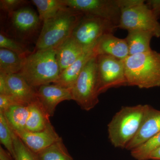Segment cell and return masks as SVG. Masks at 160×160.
<instances>
[{"label": "cell", "mask_w": 160, "mask_h": 160, "mask_svg": "<svg viewBox=\"0 0 160 160\" xmlns=\"http://www.w3.org/2000/svg\"><path fill=\"white\" fill-rule=\"evenodd\" d=\"M127 86L149 89L160 86V53L152 50L123 60Z\"/></svg>", "instance_id": "6da1fadb"}, {"label": "cell", "mask_w": 160, "mask_h": 160, "mask_svg": "<svg viewBox=\"0 0 160 160\" xmlns=\"http://www.w3.org/2000/svg\"><path fill=\"white\" fill-rule=\"evenodd\" d=\"M84 14L66 7L43 22L34 50L55 49L71 36Z\"/></svg>", "instance_id": "7a4b0ae2"}, {"label": "cell", "mask_w": 160, "mask_h": 160, "mask_svg": "<svg viewBox=\"0 0 160 160\" xmlns=\"http://www.w3.org/2000/svg\"><path fill=\"white\" fill-rule=\"evenodd\" d=\"M18 74L35 88L55 83L60 75L56 49L34 50L31 52L26 58Z\"/></svg>", "instance_id": "3957f363"}, {"label": "cell", "mask_w": 160, "mask_h": 160, "mask_svg": "<svg viewBox=\"0 0 160 160\" xmlns=\"http://www.w3.org/2000/svg\"><path fill=\"white\" fill-rule=\"evenodd\" d=\"M147 105L123 106L108 124L109 138L116 148L126 149L142 122Z\"/></svg>", "instance_id": "277c9868"}, {"label": "cell", "mask_w": 160, "mask_h": 160, "mask_svg": "<svg viewBox=\"0 0 160 160\" xmlns=\"http://www.w3.org/2000/svg\"><path fill=\"white\" fill-rule=\"evenodd\" d=\"M144 0H118L121 10L118 28L149 32L160 37L158 19Z\"/></svg>", "instance_id": "5b68a950"}, {"label": "cell", "mask_w": 160, "mask_h": 160, "mask_svg": "<svg viewBox=\"0 0 160 160\" xmlns=\"http://www.w3.org/2000/svg\"><path fill=\"white\" fill-rule=\"evenodd\" d=\"M97 56L86 64L71 88L72 100L86 111L93 109L99 102Z\"/></svg>", "instance_id": "8992f818"}, {"label": "cell", "mask_w": 160, "mask_h": 160, "mask_svg": "<svg viewBox=\"0 0 160 160\" xmlns=\"http://www.w3.org/2000/svg\"><path fill=\"white\" fill-rule=\"evenodd\" d=\"M117 28L107 20L84 14L71 36L83 47L89 49L96 46L102 36L113 33Z\"/></svg>", "instance_id": "52a82bcc"}, {"label": "cell", "mask_w": 160, "mask_h": 160, "mask_svg": "<svg viewBox=\"0 0 160 160\" xmlns=\"http://www.w3.org/2000/svg\"><path fill=\"white\" fill-rule=\"evenodd\" d=\"M99 94L108 89L127 86L123 60L107 55L97 56Z\"/></svg>", "instance_id": "ba28073f"}, {"label": "cell", "mask_w": 160, "mask_h": 160, "mask_svg": "<svg viewBox=\"0 0 160 160\" xmlns=\"http://www.w3.org/2000/svg\"><path fill=\"white\" fill-rule=\"evenodd\" d=\"M64 6L83 14L109 21L118 28L121 10L118 0H62Z\"/></svg>", "instance_id": "9c48e42d"}, {"label": "cell", "mask_w": 160, "mask_h": 160, "mask_svg": "<svg viewBox=\"0 0 160 160\" xmlns=\"http://www.w3.org/2000/svg\"><path fill=\"white\" fill-rule=\"evenodd\" d=\"M8 15L12 31L21 38L30 37L39 29V17L29 7H22Z\"/></svg>", "instance_id": "30bf717a"}, {"label": "cell", "mask_w": 160, "mask_h": 160, "mask_svg": "<svg viewBox=\"0 0 160 160\" xmlns=\"http://www.w3.org/2000/svg\"><path fill=\"white\" fill-rule=\"evenodd\" d=\"M37 98L49 117L53 116L56 108L60 103L72 100L71 89L53 83L38 87Z\"/></svg>", "instance_id": "8fae6325"}, {"label": "cell", "mask_w": 160, "mask_h": 160, "mask_svg": "<svg viewBox=\"0 0 160 160\" xmlns=\"http://www.w3.org/2000/svg\"><path fill=\"white\" fill-rule=\"evenodd\" d=\"M160 132V111L147 105L139 130L126 149L132 150Z\"/></svg>", "instance_id": "7c38bea8"}, {"label": "cell", "mask_w": 160, "mask_h": 160, "mask_svg": "<svg viewBox=\"0 0 160 160\" xmlns=\"http://www.w3.org/2000/svg\"><path fill=\"white\" fill-rule=\"evenodd\" d=\"M6 94L19 104L29 105L38 100L37 88L29 85L18 73L6 74Z\"/></svg>", "instance_id": "4fadbf2b"}, {"label": "cell", "mask_w": 160, "mask_h": 160, "mask_svg": "<svg viewBox=\"0 0 160 160\" xmlns=\"http://www.w3.org/2000/svg\"><path fill=\"white\" fill-rule=\"evenodd\" d=\"M15 133L30 150L36 154L62 139L51 123L43 131L33 132L24 130Z\"/></svg>", "instance_id": "5bb4252c"}, {"label": "cell", "mask_w": 160, "mask_h": 160, "mask_svg": "<svg viewBox=\"0 0 160 160\" xmlns=\"http://www.w3.org/2000/svg\"><path fill=\"white\" fill-rule=\"evenodd\" d=\"M96 51L98 55L110 56L124 60L129 56V48L126 39L116 37L113 33L102 36L97 43Z\"/></svg>", "instance_id": "9a60e30c"}, {"label": "cell", "mask_w": 160, "mask_h": 160, "mask_svg": "<svg viewBox=\"0 0 160 160\" xmlns=\"http://www.w3.org/2000/svg\"><path fill=\"white\" fill-rule=\"evenodd\" d=\"M96 46L84 52L73 64L62 72L57 82L53 84L71 89L86 64L91 58L97 55Z\"/></svg>", "instance_id": "2e32d148"}, {"label": "cell", "mask_w": 160, "mask_h": 160, "mask_svg": "<svg viewBox=\"0 0 160 160\" xmlns=\"http://www.w3.org/2000/svg\"><path fill=\"white\" fill-rule=\"evenodd\" d=\"M89 49L83 47L72 36L58 46L55 49L60 74Z\"/></svg>", "instance_id": "e0dca14e"}, {"label": "cell", "mask_w": 160, "mask_h": 160, "mask_svg": "<svg viewBox=\"0 0 160 160\" xmlns=\"http://www.w3.org/2000/svg\"><path fill=\"white\" fill-rule=\"evenodd\" d=\"M29 114L26 122V130L39 132L44 130L51 122L49 117L43 109L38 99L28 105Z\"/></svg>", "instance_id": "ac0fdd59"}, {"label": "cell", "mask_w": 160, "mask_h": 160, "mask_svg": "<svg viewBox=\"0 0 160 160\" xmlns=\"http://www.w3.org/2000/svg\"><path fill=\"white\" fill-rule=\"evenodd\" d=\"M126 38L129 48V55L151 51L150 42L154 36L149 32L139 30L128 31Z\"/></svg>", "instance_id": "d6986e66"}, {"label": "cell", "mask_w": 160, "mask_h": 160, "mask_svg": "<svg viewBox=\"0 0 160 160\" xmlns=\"http://www.w3.org/2000/svg\"><path fill=\"white\" fill-rule=\"evenodd\" d=\"M2 113L14 132L26 130V122L29 114L28 105H12Z\"/></svg>", "instance_id": "ffe728a7"}, {"label": "cell", "mask_w": 160, "mask_h": 160, "mask_svg": "<svg viewBox=\"0 0 160 160\" xmlns=\"http://www.w3.org/2000/svg\"><path fill=\"white\" fill-rule=\"evenodd\" d=\"M27 56L4 48H0V72L6 74L18 73Z\"/></svg>", "instance_id": "44dd1931"}, {"label": "cell", "mask_w": 160, "mask_h": 160, "mask_svg": "<svg viewBox=\"0 0 160 160\" xmlns=\"http://www.w3.org/2000/svg\"><path fill=\"white\" fill-rule=\"evenodd\" d=\"M31 2L37 8L40 19L43 22L67 7L63 5L62 0H32Z\"/></svg>", "instance_id": "7402d4cb"}, {"label": "cell", "mask_w": 160, "mask_h": 160, "mask_svg": "<svg viewBox=\"0 0 160 160\" xmlns=\"http://www.w3.org/2000/svg\"><path fill=\"white\" fill-rule=\"evenodd\" d=\"M37 154L39 160H74L62 138Z\"/></svg>", "instance_id": "603a6c76"}, {"label": "cell", "mask_w": 160, "mask_h": 160, "mask_svg": "<svg viewBox=\"0 0 160 160\" xmlns=\"http://www.w3.org/2000/svg\"><path fill=\"white\" fill-rule=\"evenodd\" d=\"M160 147V132L131 151L132 156L137 160H148L150 154Z\"/></svg>", "instance_id": "cb8c5ba5"}, {"label": "cell", "mask_w": 160, "mask_h": 160, "mask_svg": "<svg viewBox=\"0 0 160 160\" xmlns=\"http://www.w3.org/2000/svg\"><path fill=\"white\" fill-rule=\"evenodd\" d=\"M13 132L4 114L0 112V142L13 158L14 155Z\"/></svg>", "instance_id": "d4e9b609"}, {"label": "cell", "mask_w": 160, "mask_h": 160, "mask_svg": "<svg viewBox=\"0 0 160 160\" xmlns=\"http://www.w3.org/2000/svg\"><path fill=\"white\" fill-rule=\"evenodd\" d=\"M13 137L14 160H39L37 154L30 150L14 132Z\"/></svg>", "instance_id": "484cf974"}, {"label": "cell", "mask_w": 160, "mask_h": 160, "mask_svg": "<svg viewBox=\"0 0 160 160\" xmlns=\"http://www.w3.org/2000/svg\"><path fill=\"white\" fill-rule=\"evenodd\" d=\"M0 48L9 49L25 56L31 53L22 43L9 37L3 32L0 34Z\"/></svg>", "instance_id": "4316f807"}, {"label": "cell", "mask_w": 160, "mask_h": 160, "mask_svg": "<svg viewBox=\"0 0 160 160\" xmlns=\"http://www.w3.org/2000/svg\"><path fill=\"white\" fill-rule=\"evenodd\" d=\"M28 2L25 0H1L0 9L8 14L24 7Z\"/></svg>", "instance_id": "83f0119b"}, {"label": "cell", "mask_w": 160, "mask_h": 160, "mask_svg": "<svg viewBox=\"0 0 160 160\" xmlns=\"http://www.w3.org/2000/svg\"><path fill=\"white\" fill-rule=\"evenodd\" d=\"M18 103L11 96L0 94V112H3L9 107Z\"/></svg>", "instance_id": "f1b7e54d"}, {"label": "cell", "mask_w": 160, "mask_h": 160, "mask_svg": "<svg viewBox=\"0 0 160 160\" xmlns=\"http://www.w3.org/2000/svg\"><path fill=\"white\" fill-rule=\"evenodd\" d=\"M146 4L158 19L160 17V0H149L147 1Z\"/></svg>", "instance_id": "f546056e"}, {"label": "cell", "mask_w": 160, "mask_h": 160, "mask_svg": "<svg viewBox=\"0 0 160 160\" xmlns=\"http://www.w3.org/2000/svg\"><path fill=\"white\" fill-rule=\"evenodd\" d=\"M0 94H6V84L5 74L0 72Z\"/></svg>", "instance_id": "4dcf8cb0"}, {"label": "cell", "mask_w": 160, "mask_h": 160, "mask_svg": "<svg viewBox=\"0 0 160 160\" xmlns=\"http://www.w3.org/2000/svg\"><path fill=\"white\" fill-rule=\"evenodd\" d=\"M0 160H14L12 155L7 151L0 146Z\"/></svg>", "instance_id": "1f68e13d"}, {"label": "cell", "mask_w": 160, "mask_h": 160, "mask_svg": "<svg viewBox=\"0 0 160 160\" xmlns=\"http://www.w3.org/2000/svg\"><path fill=\"white\" fill-rule=\"evenodd\" d=\"M149 160H160V147L152 152Z\"/></svg>", "instance_id": "d6a6232c"}]
</instances>
